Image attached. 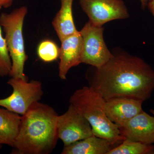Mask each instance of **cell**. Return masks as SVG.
<instances>
[{
    "label": "cell",
    "instance_id": "obj_4",
    "mask_svg": "<svg viewBox=\"0 0 154 154\" xmlns=\"http://www.w3.org/2000/svg\"><path fill=\"white\" fill-rule=\"evenodd\" d=\"M28 9L22 6L10 13H3L0 15V26L5 33L7 47L12 62L9 75L11 78H20L28 80L24 72L25 62L28 59L25 52L23 35V27Z\"/></svg>",
    "mask_w": 154,
    "mask_h": 154
},
{
    "label": "cell",
    "instance_id": "obj_1",
    "mask_svg": "<svg viewBox=\"0 0 154 154\" xmlns=\"http://www.w3.org/2000/svg\"><path fill=\"white\" fill-rule=\"evenodd\" d=\"M99 68L91 66L86 73L89 87L105 101L126 97L146 101L154 90V70L143 59L119 48Z\"/></svg>",
    "mask_w": 154,
    "mask_h": 154
},
{
    "label": "cell",
    "instance_id": "obj_11",
    "mask_svg": "<svg viewBox=\"0 0 154 154\" xmlns=\"http://www.w3.org/2000/svg\"><path fill=\"white\" fill-rule=\"evenodd\" d=\"M143 102L126 97L113 98L105 101V112L110 121L120 126L143 110Z\"/></svg>",
    "mask_w": 154,
    "mask_h": 154
},
{
    "label": "cell",
    "instance_id": "obj_18",
    "mask_svg": "<svg viewBox=\"0 0 154 154\" xmlns=\"http://www.w3.org/2000/svg\"><path fill=\"white\" fill-rule=\"evenodd\" d=\"M15 0H0V10L3 8H8L13 5Z\"/></svg>",
    "mask_w": 154,
    "mask_h": 154
},
{
    "label": "cell",
    "instance_id": "obj_14",
    "mask_svg": "<svg viewBox=\"0 0 154 154\" xmlns=\"http://www.w3.org/2000/svg\"><path fill=\"white\" fill-rule=\"evenodd\" d=\"M22 116L0 108V144L13 147L21 124Z\"/></svg>",
    "mask_w": 154,
    "mask_h": 154
},
{
    "label": "cell",
    "instance_id": "obj_9",
    "mask_svg": "<svg viewBox=\"0 0 154 154\" xmlns=\"http://www.w3.org/2000/svg\"><path fill=\"white\" fill-rule=\"evenodd\" d=\"M125 139L147 144H154V116L143 110L119 126Z\"/></svg>",
    "mask_w": 154,
    "mask_h": 154
},
{
    "label": "cell",
    "instance_id": "obj_13",
    "mask_svg": "<svg viewBox=\"0 0 154 154\" xmlns=\"http://www.w3.org/2000/svg\"><path fill=\"white\" fill-rule=\"evenodd\" d=\"M73 0H60V9L53 20V27L59 39L65 38L77 33L72 14Z\"/></svg>",
    "mask_w": 154,
    "mask_h": 154
},
{
    "label": "cell",
    "instance_id": "obj_10",
    "mask_svg": "<svg viewBox=\"0 0 154 154\" xmlns=\"http://www.w3.org/2000/svg\"><path fill=\"white\" fill-rule=\"evenodd\" d=\"M58 75L61 79L66 80L69 70L81 63L82 38L80 31L60 42Z\"/></svg>",
    "mask_w": 154,
    "mask_h": 154
},
{
    "label": "cell",
    "instance_id": "obj_8",
    "mask_svg": "<svg viewBox=\"0 0 154 154\" xmlns=\"http://www.w3.org/2000/svg\"><path fill=\"white\" fill-rule=\"evenodd\" d=\"M79 4L89 22L96 26L102 27L107 22L130 16L122 0H79Z\"/></svg>",
    "mask_w": 154,
    "mask_h": 154
},
{
    "label": "cell",
    "instance_id": "obj_22",
    "mask_svg": "<svg viewBox=\"0 0 154 154\" xmlns=\"http://www.w3.org/2000/svg\"><path fill=\"white\" fill-rule=\"evenodd\" d=\"M1 146H2V145L0 144V149L1 148Z\"/></svg>",
    "mask_w": 154,
    "mask_h": 154
},
{
    "label": "cell",
    "instance_id": "obj_17",
    "mask_svg": "<svg viewBox=\"0 0 154 154\" xmlns=\"http://www.w3.org/2000/svg\"><path fill=\"white\" fill-rule=\"evenodd\" d=\"M1 28L0 26V76L4 77L10 75L12 68V62Z\"/></svg>",
    "mask_w": 154,
    "mask_h": 154
},
{
    "label": "cell",
    "instance_id": "obj_19",
    "mask_svg": "<svg viewBox=\"0 0 154 154\" xmlns=\"http://www.w3.org/2000/svg\"><path fill=\"white\" fill-rule=\"evenodd\" d=\"M147 7L154 17V0H149Z\"/></svg>",
    "mask_w": 154,
    "mask_h": 154
},
{
    "label": "cell",
    "instance_id": "obj_12",
    "mask_svg": "<svg viewBox=\"0 0 154 154\" xmlns=\"http://www.w3.org/2000/svg\"><path fill=\"white\" fill-rule=\"evenodd\" d=\"M118 145L106 139L92 136L64 146L62 154H107Z\"/></svg>",
    "mask_w": 154,
    "mask_h": 154
},
{
    "label": "cell",
    "instance_id": "obj_7",
    "mask_svg": "<svg viewBox=\"0 0 154 154\" xmlns=\"http://www.w3.org/2000/svg\"><path fill=\"white\" fill-rule=\"evenodd\" d=\"M57 127L64 146L94 135L89 122L71 104L65 113L58 115Z\"/></svg>",
    "mask_w": 154,
    "mask_h": 154
},
{
    "label": "cell",
    "instance_id": "obj_16",
    "mask_svg": "<svg viewBox=\"0 0 154 154\" xmlns=\"http://www.w3.org/2000/svg\"><path fill=\"white\" fill-rule=\"evenodd\" d=\"M37 54L39 59L44 62H52L59 57L60 48L53 41L46 39L38 45Z\"/></svg>",
    "mask_w": 154,
    "mask_h": 154
},
{
    "label": "cell",
    "instance_id": "obj_20",
    "mask_svg": "<svg viewBox=\"0 0 154 154\" xmlns=\"http://www.w3.org/2000/svg\"><path fill=\"white\" fill-rule=\"evenodd\" d=\"M140 2L142 8L143 10H145L147 6L149 0H140Z\"/></svg>",
    "mask_w": 154,
    "mask_h": 154
},
{
    "label": "cell",
    "instance_id": "obj_2",
    "mask_svg": "<svg viewBox=\"0 0 154 154\" xmlns=\"http://www.w3.org/2000/svg\"><path fill=\"white\" fill-rule=\"evenodd\" d=\"M57 113L51 106L37 102L22 116L12 154H49L57 144Z\"/></svg>",
    "mask_w": 154,
    "mask_h": 154
},
{
    "label": "cell",
    "instance_id": "obj_6",
    "mask_svg": "<svg viewBox=\"0 0 154 154\" xmlns=\"http://www.w3.org/2000/svg\"><path fill=\"white\" fill-rule=\"evenodd\" d=\"M104 28L88 21L80 32L82 38L81 63L99 68L104 65L112 56L104 40Z\"/></svg>",
    "mask_w": 154,
    "mask_h": 154
},
{
    "label": "cell",
    "instance_id": "obj_5",
    "mask_svg": "<svg viewBox=\"0 0 154 154\" xmlns=\"http://www.w3.org/2000/svg\"><path fill=\"white\" fill-rule=\"evenodd\" d=\"M8 84L12 87L13 92L8 97L0 99V107L22 116L37 102L44 94L42 83L37 80L20 78H11Z\"/></svg>",
    "mask_w": 154,
    "mask_h": 154
},
{
    "label": "cell",
    "instance_id": "obj_15",
    "mask_svg": "<svg viewBox=\"0 0 154 154\" xmlns=\"http://www.w3.org/2000/svg\"><path fill=\"white\" fill-rule=\"evenodd\" d=\"M154 153V145L147 144L125 139L111 149L107 154H148Z\"/></svg>",
    "mask_w": 154,
    "mask_h": 154
},
{
    "label": "cell",
    "instance_id": "obj_21",
    "mask_svg": "<svg viewBox=\"0 0 154 154\" xmlns=\"http://www.w3.org/2000/svg\"><path fill=\"white\" fill-rule=\"evenodd\" d=\"M150 113H152V114L154 116V110H153V109H151V110H150Z\"/></svg>",
    "mask_w": 154,
    "mask_h": 154
},
{
    "label": "cell",
    "instance_id": "obj_3",
    "mask_svg": "<svg viewBox=\"0 0 154 154\" xmlns=\"http://www.w3.org/2000/svg\"><path fill=\"white\" fill-rule=\"evenodd\" d=\"M69 102L89 122L94 135L117 145L124 140L119 126L106 115L105 99L90 87L85 86L75 91Z\"/></svg>",
    "mask_w": 154,
    "mask_h": 154
}]
</instances>
